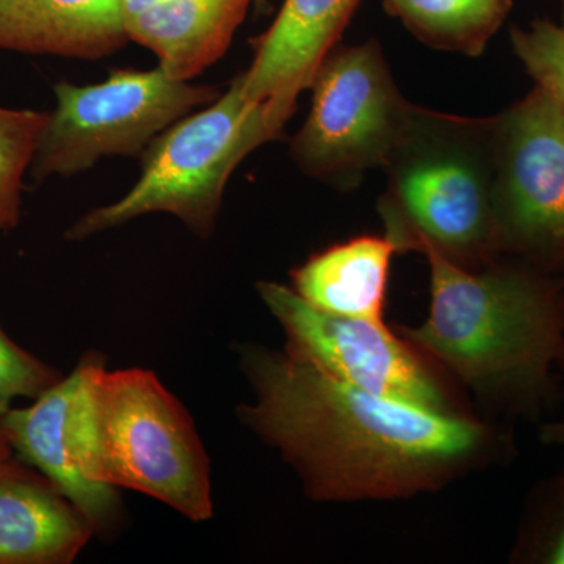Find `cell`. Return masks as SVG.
<instances>
[{
  "label": "cell",
  "mask_w": 564,
  "mask_h": 564,
  "mask_svg": "<svg viewBox=\"0 0 564 564\" xmlns=\"http://www.w3.org/2000/svg\"><path fill=\"white\" fill-rule=\"evenodd\" d=\"M547 562L555 564H564V527L562 532L556 534L554 543L551 545V551L547 554Z\"/></svg>",
  "instance_id": "ffe728a7"
},
{
  "label": "cell",
  "mask_w": 564,
  "mask_h": 564,
  "mask_svg": "<svg viewBox=\"0 0 564 564\" xmlns=\"http://www.w3.org/2000/svg\"><path fill=\"white\" fill-rule=\"evenodd\" d=\"M563 3H564V0H563Z\"/></svg>",
  "instance_id": "603a6c76"
},
{
  "label": "cell",
  "mask_w": 564,
  "mask_h": 564,
  "mask_svg": "<svg viewBox=\"0 0 564 564\" xmlns=\"http://www.w3.org/2000/svg\"><path fill=\"white\" fill-rule=\"evenodd\" d=\"M245 421L323 499L406 496L473 454L484 432L447 411L384 399L292 352L247 356Z\"/></svg>",
  "instance_id": "6da1fadb"
},
{
  "label": "cell",
  "mask_w": 564,
  "mask_h": 564,
  "mask_svg": "<svg viewBox=\"0 0 564 564\" xmlns=\"http://www.w3.org/2000/svg\"><path fill=\"white\" fill-rule=\"evenodd\" d=\"M551 440L564 441V423H560V425L551 426V429L545 432Z\"/></svg>",
  "instance_id": "7402d4cb"
},
{
  "label": "cell",
  "mask_w": 564,
  "mask_h": 564,
  "mask_svg": "<svg viewBox=\"0 0 564 564\" xmlns=\"http://www.w3.org/2000/svg\"><path fill=\"white\" fill-rule=\"evenodd\" d=\"M361 0H284L276 20L252 41L254 58L239 74L245 98L265 107L281 131L300 93L337 46Z\"/></svg>",
  "instance_id": "8fae6325"
},
{
  "label": "cell",
  "mask_w": 564,
  "mask_h": 564,
  "mask_svg": "<svg viewBox=\"0 0 564 564\" xmlns=\"http://www.w3.org/2000/svg\"><path fill=\"white\" fill-rule=\"evenodd\" d=\"M378 209L399 251L429 245L458 265L497 250L494 221V117L414 106L384 166Z\"/></svg>",
  "instance_id": "3957f363"
},
{
  "label": "cell",
  "mask_w": 564,
  "mask_h": 564,
  "mask_svg": "<svg viewBox=\"0 0 564 564\" xmlns=\"http://www.w3.org/2000/svg\"><path fill=\"white\" fill-rule=\"evenodd\" d=\"M388 236H361L311 256L292 272L293 291L317 310L383 322L392 256Z\"/></svg>",
  "instance_id": "9a60e30c"
},
{
  "label": "cell",
  "mask_w": 564,
  "mask_h": 564,
  "mask_svg": "<svg viewBox=\"0 0 564 564\" xmlns=\"http://www.w3.org/2000/svg\"><path fill=\"white\" fill-rule=\"evenodd\" d=\"M126 41L121 0H0V50L101 58Z\"/></svg>",
  "instance_id": "4fadbf2b"
},
{
  "label": "cell",
  "mask_w": 564,
  "mask_h": 564,
  "mask_svg": "<svg viewBox=\"0 0 564 564\" xmlns=\"http://www.w3.org/2000/svg\"><path fill=\"white\" fill-rule=\"evenodd\" d=\"M306 121L291 141L293 162L307 176L340 191L383 170L406 128V101L377 40L336 46L315 70Z\"/></svg>",
  "instance_id": "8992f818"
},
{
  "label": "cell",
  "mask_w": 564,
  "mask_h": 564,
  "mask_svg": "<svg viewBox=\"0 0 564 564\" xmlns=\"http://www.w3.org/2000/svg\"><path fill=\"white\" fill-rule=\"evenodd\" d=\"M383 7L425 46L480 57L513 0H383Z\"/></svg>",
  "instance_id": "2e32d148"
},
{
  "label": "cell",
  "mask_w": 564,
  "mask_h": 564,
  "mask_svg": "<svg viewBox=\"0 0 564 564\" xmlns=\"http://www.w3.org/2000/svg\"><path fill=\"white\" fill-rule=\"evenodd\" d=\"M432 307L406 336L467 381L544 383L564 361V291L530 265L473 272L422 245Z\"/></svg>",
  "instance_id": "7a4b0ae2"
},
{
  "label": "cell",
  "mask_w": 564,
  "mask_h": 564,
  "mask_svg": "<svg viewBox=\"0 0 564 564\" xmlns=\"http://www.w3.org/2000/svg\"><path fill=\"white\" fill-rule=\"evenodd\" d=\"M85 462L96 484L147 494L192 521L214 511L209 459L191 417L147 370L99 367L85 419Z\"/></svg>",
  "instance_id": "277c9868"
},
{
  "label": "cell",
  "mask_w": 564,
  "mask_h": 564,
  "mask_svg": "<svg viewBox=\"0 0 564 564\" xmlns=\"http://www.w3.org/2000/svg\"><path fill=\"white\" fill-rule=\"evenodd\" d=\"M47 113L0 107V229L20 220L22 180L31 170Z\"/></svg>",
  "instance_id": "e0dca14e"
},
{
  "label": "cell",
  "mask_w": 564,
  "mask_h": 564,
  "mask_svg": "<svg viewBox=\"0 0 564 564\" xmlns=\"http://www.w3.org/2000/svg\"><path fill=\"white\" fill-rule=\"evenodd\" d=\"M281 132L265 107L245 98L237 76L214 102L185 115L152 141L131 191L85 214L66 237L88 239L154 212L172 214L198 236H209L234 170Z\"/></svg>",
  "instance_id": "5b68a950"
},
{
  "label": "cell",
  "mask_w": 564,
  "mask_h": 564,
  "mask_svg": "<svg viewBox=\"0 0 564 564\" xmlns=\"http://www.w3.org/2000/svg\"><path fill=\"white\" fill-rule=\"evenodd\" d=\"M258 289L284 328L292 355L375 395L447 411L432 375L383 322L325 313L278 282H259Z\"/></svg>",
  "instance_id": "9c48e42d"
},
{
  "label": "cell",
  "mask_w": 564,
  "mask_h": 564,
  "mask_svg": "<svg viewBox=\"0 0 564 564\" xmlns=\"http://www.w3.org/2000/svg\"><path fill=\"white\" fill-rule=\"evenodd\" d=\"M57 375L18 347L0 328V414L18 397H40L57 383Z\"/></svg>",
  "instance_id": "d6986e66"
},
{
  "label": "cell",
  "mask_w": 564,
  "mask_h": 564,
  "mask_svg": "<svg viewBox=\"0 0 564 564\" xmlns=\"http://www.w3.org/2000/svg\"><path fill=\"white\" fill-rule=\"evenodd\" d=\"M511 46L534 85L544 88L564 113V3L562 20H534L510 31Z\"/></svg>",
  "instance_id": "ac0fdd59"
},
{
  "label": "cell",
  "mask_w": 564,
  "mask_h": 564,
  "mask_svg": "<svg viewBox=\"0 0 564 564\" xmlns=\"http://www.w3.org/2000/svg\"><path fill=\"white\" fill-rule=\"evenodd\" d=\"M101 366L98 356H88L68 378L41 393L31 408L9 410L0 417L11 447L46 475L93 530L109 529L120 514L113 486L96 484L85 464V406Z\"/></svg>",
  "instance_id": "30bf717a"
},
{
  "label": "cell",
  "mask_w": 564,
  "mask_h": 564,
  "mask_svg": "<svg viewBox=\"0 0 564 564\" xmlns=\"http://www.w3.org/2000/svg\"><path fill=\"white\" fill-rule=\"evenodd\" d=\"M93 527L54 485L0 469V564L69 563Z\"/></svg>",
  "instance_id": "5bb4252c"
},
{
  "label": "cell",
  "mask_w": 564,
  "mask_h": 564,
  "mask_svg": "<svg viewBox=\"0 0 564 564\" xmlns=\"http://www.w3.org/2000/svg\"><path fill=\"white\" fill-rule=\"evenodd\" d=\"M256 0H121L129 41L154 52L170 77L191 80L225 55Z\"/></svg>",
  "instance_id": "7c38bea8"
},
{
  "label": "cell",
  "mask_w": 564,
  "mask_h": 564,
  "mask_svg": "<svg viewBox=\"0 0 564 564\" xmlns=\"http://www.w3.org/2000/svg\"><path fill=\"white\" fill-rule=\"evenodd\" d=\"M2 417V414H0ZM10 441L7 437L6 430H3L2 421H0V469L7 464H10Z\"/></svg>",
  "instance_id": "44dd1931"
},
{
  "label": "cell",
  "mask_w": 564,
  "mask_h": 564,
  "mask_svg": "<svg viewBox=\"0 0 564 564\" xmlns=\"http://www.w3.org/2000/svg\"><path fill=\"white\" fill-rule=\"evenodd\" d=\"M33 154L31 174L73 176L113 155H140L170 126L220 91L150 70L115 69L93 85L58 82Z\"/></svg>",
  "instance_id": "52a82bcc"
},
{
  "label": "cell",
  "mask_w": 564,
  "mask_h": 564,
  "mask_svg": "<svg viewBox=\"0 0 564 564\" xmlns=\"http://www.w3.org/2000/svg\"><path fill=\"white\" fill-rule=\"evenodd\" d=\"M497 250L541 272L564 267V113L534 85L494 117Z\"/></svg>",
  "instance_id": "ba28073f"
}]
</instances>
